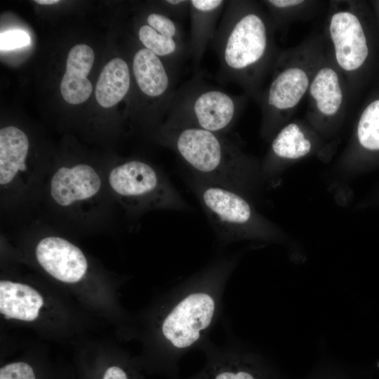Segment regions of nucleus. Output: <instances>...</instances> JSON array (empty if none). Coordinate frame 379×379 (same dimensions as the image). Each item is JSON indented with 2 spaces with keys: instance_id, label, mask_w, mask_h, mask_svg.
I'll return each instance as SVG.
<instances>
[{
  "instance_id": "f257e3e1",
  "label": "nucleus",
  "mask_w": 379,
  "mask_h": 379,
  "mask_svg": "<svg viewBox=\"0 0 379 379\" xmlns=\"http://www.w3.org/2000/svg\"><path fill=\"white\" fill-rule=\"evenodd\" d=\"M275 29L261 1H227L211 41L220 62L218 77L237 84L258 102L280 53Z\"/></svg>"
},
{
  "instance_id": "f03ea898",
  "label": "nucleus",
  "mask_w": 379,
  "mask_h": 379,
  "mask_svg": "<svg viewBox=\"0 0 379 379\" xmlns=\"http://www.w3.org/2000/svg\"><path fill=\"white\" fill-rule=\"evenodd\" d=\"M236 264V256L220 255L171 288L159 327L162 348L171 356L201 347L208 340Z\"/></svg>"
},
{
  "instance_id": "7ed1b4c3",
  "label": "nucleus",
  "mask_w": 379,
  "mask_h": 379,
  "mask_svg": "<svg viewBox=\"0 0 379 379\" xmlns=\"http://www.w3.org/2000/svg\"><path fill=\"white\" fill-rule=\"evenodd\" d=\"M159 138L178 155L192 175L240 193L246 160L225 135L195 127L161 126Z\"/></svg>"
},
{
  "instance_id": "20e7f679",
  "label": "nucleus",
  "mask_w": 379,
  "mask_h": 379,
  "mask_svg": "<svg viewBox=\"0 0 379 379\" xmlns=\"http://www.w3.org/2000/svg\"><path fill=\"white\" fill-rule=\"evenodd\" d=\"M326 48L325 36L319 35L280 51L272 67L270 81L258 100L264 128H275L295 110L307 94Z\"/></svg>"
},
{
  "instance_id": "39448f33",
  "label": "nucleus",
  "mask_w": 379,
  "mask_h": 379,
  "mask_svg": "<svg viewBox=\"0 0 379 379\" xmlns=\"http://www.w3.org/2000/svg\"><path fill=\"white\" fill-rule=\"evenodd\" d=\"M244 98L193 79L175 91L162 126L195 127L225 135L236 121Z\"/></svg>"
},
{
  "instance_id": "423d86ee",
  "label": "nucleus",
  "mask_w": 379,
  "mask_h": 379,
  "mask_svg": "<svg viewBox=\"0 0 379 379\" xmlns=\"http://www.w3.org/2000/svg\"><path fill=\"white\" fill-rule=\"evenodd\" d=\"M108 183L119 201L133 212L188 209L166 175L144 161L132 159L115 166L109 173Z\"/></svg>"
},
{
  "instance_id": "0eeeda50",
  "label": "nucleus",
  "mask_w": 379,
  "mask_h": 379,
  "mask_svg": "<svg viewBox=\"0 0 379 379\" xmlns=\"http://www.w3.org/2000/svg\"><path fill=\"white\" fill-rule=\"evenodd\" d=\"M188 180L191 190L222 244L253 234L257 218L252 206L241 193L192 174Z\"/></svg>"
},
{
  "instance_id": "6e6552de",
  "label": "nucleus",
  "mask_w": 379,
  "mask_h": 379,
  "mask_svg": "<svg viewBox=\"0 0 379 379\" xmlns=\"http://www.w3.org/2000/svg\"><path fill=\"white\" fill-rule=\"evenodd\" d=\"M326 44L333 60L350 87L355 73L369 54L367 38L359 15L350 1H334L326 27Z\"/></svg>"
},
{
  "instance_id": "1a4fd4ad",
  "label": "nucleus",
  "mask_w": 379,
  "mask_h": 379,
  "mask_svg": "<svg viewBox=\"0 0 379 379\" xmlns=\"http://www.w3.org/2000/svg\"><path fill=\"white\" fill-rule=\"evenodd\" d=\"M307 95V117L313 124L335 122L342 117L346 110L348 97L347 82L335 65L327 44Z\"/></svg>"
},
{
  "instance_id": "9d476101",
  "label": "nucleus",
  "mask_w": 379,
  "mask_h": 379,
  "mask_svg": "<svg viewBox=\"0 0 379 379\" xmlns=\"http://www.w3.org/2000/svg\"><path fill=\"white\" fill-rule=\"evenodd\" d=\"M102 185L98 171L91 166L81 163L58 168L51 178L49 193L58 206L76 208L95 200L100 194Z\"/></svg>"
},
{
  "instance_id": "9b49d317",
  "label": "nucleus",
  "mask_w": 379,
  "mask_h": 379,
  "mask_svg": "<svg viewBox=\"0 0 379 379\" xmlns=\"http://www.w3.org/2000/svg\"><path fill=\"white\" fill-rule=\"evenodd\" d=\"M39 264L53 278L73 284L80 281L88 269L86 256L69 241L58 236H47L36 244Z\"/></svg>"
},
{
  "instance_id": "f8f14e48",
  "label": "nucleus",
  "mask_w": 379,
  "mask_h": 379,
  "mask_svg": "<svg viewBox=\"0 0 379 379\" xmlns=\"http://www.w3.org/2000/svg\"><path fill=\"white\" fill-rule=\"evenodd\" d=\"M157 55L143 47L132 59V72L139 91L146 97L164 100L169 105L176 91L174 70Z\"/></svg>"
},
{
  "instance_id": "ddd939ff",
  "label": "nucleus",
  "mask_w": 379,
  "mask_h": 379,
  "mask_svg": "<svg viewBox=\"0 0 379 379\" xmlns=\"http://www.w3.org/2000/svg\"><path fill=\"white\" fill-rule=\"evenodd\" d=\"M29 140L22 130L8 126L0 130V185L6 191L19 186L29 171Z\"/></svg>"
},
{
  "instance_id": "4468645a",
  "label": "nucleus",
  "mask_w": 379,
  "mask_h": 379,
  "mask_svg": "<svg viewBox=\"0 0 379 379\" xmlns=\"http://www.w3.org/2000/svg\"><path fill=\"white\" fill-rule=\"evenodd\" d=\"M226 4L223 0H190L188 48L197 67L215 34Z\"/></svg>"
},
{
  "instance_id": "2eb2a0df",
  "label": "nucleus",
  "mask_w": 379,
  "mask_h": 379,
  "mask_svg": "<svg viewBox=\"0 0 379 379\" xmlns=\"http://www.w3.org/2000/svg\"><path fill=\"white\" fill-rule=\"evenodd\" d=\"M94 62V52L86 44H77L69 51L66 71L60 89L65 100L72 105L81 104L90 97L93 87L87 79Z\"/></svg>"
},
{
  "instance_id": "dca6fc26",
  "label": "nucleus",
  "mask_w": 379,
  "mask_h": 379,
  "mask_svg": "<svg viewBox=\"0 0 379 379\" xmlns=\"http://www.w3.org/2000/svg\"><path fill=\"white\" fill-rule=\"evenodd\" d=\"M43 305L41 295L31 286L6 280L0 281V312L6 317L34 321Z\"/></svg>"
},
{
  "instance_id": "f3484780",
  "label": "nucleus",
  "mask_w": 379,
  "mask_h": 379,
  "mask_svg": "<svg viewBox=\"0 0 379 379\" xmlns=\"http://www.w3.org/2000/svg\"><path fill=\"white\" fill-rule=\"evenodd\" d=\"M131 87L130 69L126 62L115 58L107 62L100 74L95 98L102 107L109 108L119 103Z\"/></svg>"
},
{
  "instance_id": "a211bd4d",
  "label": "nucleus",
  "mask_w": 379,
  "mask_h": 379,
  "mask_svg": "<svg viewBox=\"0 0 379 379\" xmlns=\"http://www.w3.org/2000/svg\"><path fill=\"white\" fill-rule=\"evenodd\" d=\"M302 127L295 121L281 127L272 140V156L279 159L293 160L308 154L312 142Z\"/></svg>"
},
{
  "instance_id": "6ab92c4d",
  "label": "nucleus",
  "mask_w": 379,
  "mask_h": 379,
  "mask_svg": "<svg viewBox=\"0 0 379 379\" xmlns=\"http://www.w3.org/2000/svg\"><path fill=\"white\" fill-rule=\"evenodd\" d=\"M357 136L359 145L368 150H379V99L368 104L360 115Z\"/></svg>"
},
{
  "instance_id": "aec40b11",
  "label": "nucleus",
  "mask_w": 379,
  "mask_h": 379,
  "mask_svg": "<svg viewBox=\"0 0 379 379\" xmlns=\"http://www.w3.org/2000/svg\"><path fill=\"white\" fill-rule=\"evenodd\" d=\"M261 2L275 29L306 13L310 8H312L314 3L305 0H266Z\"/></svg>"
},
{
  "instance_id": "412c9836",
  "label": "nucleus",
  "mask_w": 379,
  "mask_h": 379,
  "mask_svg": "<svg viewBox=\"0 0 379 379\" xmlns=\"http://www.w3.org/2000/svg\"><path fill=\"white\" fill-rule=\"evenodd\" d=\"M298 379H360V378L347 364L331 357H322L306 375Z\"/></svg>"
},
{
  "instance_id": "4be33fe9",
  "label": "nucleus",
  "mask_w": 379,
  "mask_h": 379,
  "mask_svg": "<svg viewBox=\"0 0 379 379\" xmlns=\"http://www.w3.org/2000/svg\"><path fill=\"white\" fill-rule=\"evenodd\" d=\"M0 379H36L32 368L25 362L6 364L0 369Z\"/></svg>"
},
{
  "instance_id": "5701e85b",
  "label": "nucleus",
  "mask_w": 379,
  "mask_h": 379,
  "mask_svg": "<svg viewBox=\"0 0 379 379\" xmlns=\"http://www.w3.org/2000/svg\"><path fill=\"white\" fill-rule=\"evenodd\" d=\"M29 43L30 37L23 30H10L1 34V50H13L26 46Z\"/></svg>"
},
{
  "instance_id": "b1692460",
  "label": "nucleus",
  "mask_w": 379,
  "mask_h": 379,
  "mask_svg": "<svg viewBox=\"0 0 379 379\" xmlns=\"http://www.w3.org/2000/svg\"><path fill=\"white\" fill-rule=\"evenodd\" d=\"M161 3L165 8L164 13L177 21L178 20H182L187 14L189 15L190 1L166 0Z\"/></svg>"
},
{
  "instance_id": "393cba45",
  "label": "nucleus",
  "mask_w": 379,
  "mask_h": 379,
  "mask_svg": "<svg viewBox=\"0 0 379 379\" xmlns=\"http://www.w3.org/2000/svg\"><path fill=\"white\" fill-rule=\"evenodd\" d=\"M102 379H128V377L122 368L113 366L107 369Z\"/></svg>"
},
{
  "instance_id": "a878e982",
  "label": "nucleus",
  "mask_w": 379,
  "mask_h": 379,
  "mask_svg": "<svg viewBox=\"0 0 379 379\" xmlns=\"http://www.w3.org/2000/svg\"><path fill=\"white\" fill-rule=\"evenodd\" d=\"M34 1L41 5H51V4H55L60 2V1L58 0H36Z\"/></svg>"
}]
</instances>
